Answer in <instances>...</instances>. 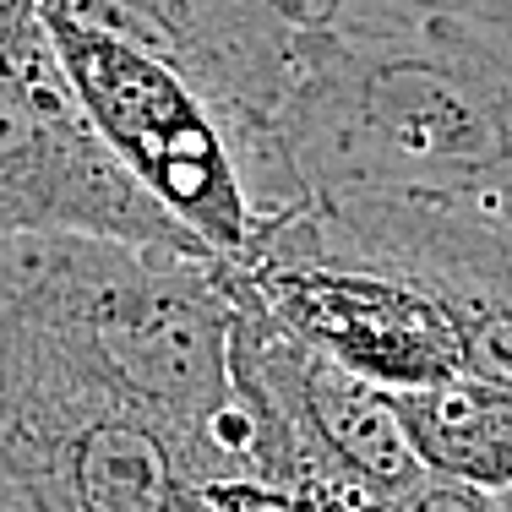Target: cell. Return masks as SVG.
Instances as JSON below:
<instances>
[{
	"label": "cell",
	"instance_id": "6da1fadb",
	"mask_svg": "<svg viewBox=\"0 0 512 512\" xmlns=\"http://www.w3.org/2000/svg\"><path fill=\"white\" fill-rule=\"evenodd\" d=\"M229 316L207 256L0 246V512H180L235 398Z\"/></svg>",
	"mask_w": 512,
	"mask_h": 512
},
{
	"label": "cell",
	"instance_id": "7a4b0ae2",
	"mask_svg": "<svg viewBox=\"0 0 512 512\" xmlns=\"http://www.w3.org/2000/svg\"><path fill=\"white\" fill-rule=\"evenodd\" d=\"M278 153L300 207L512 186V28L376 6L300 22Z\"/></svg>",
	"mask_w": 512,
	"mask_h": 512
},
{
	"label": "cell",
	"instance_id": "3957f363",
	"mask_svg": "<svg viewBox=\"0 0 512 512\" xmlns=\"http://www.w3.org/2000/svg\"><path fill=\"white\" fill-rule=\"evenodd\" d=\"M55 66L104 153L131 175L169 224H180L213 262H240L267 218L256 213L240 153L218 109L148 39L104 22L77 0H33Z\"/></svg>",
	"mask_w": 512,
	"mask_h": 512
},
{
	"label": "cell",
	"instance_id": "277c9868",
	"mask_svg": "<svg viewBox=\"0 0 512 512\" xmlns=\"http://www.w3.org/2000/svg\"><path fill=\"white\" fill-rule=\"evenodd\" d=\"M33 235H88L207 256L93 137L55 66L39 6L0 0V246Z\"/></svg>",
	"mask_w": 512,
	"mask_h": 512
},
{
	"label": "cell",
	"instance_id": "5b68a950",
	"mask_svg": "<svg viewBox=\"0 0 512 512\" xmlns=\"http://www.w3.org/2000/svg\"><path fill=\"white\" fill-rule=\"evenodd\" d=\"M224 267L295 344L376 393H414L463 376L447 311L404 273L333 246L311 213L273 218L256 246Z\"/></svg>",
	"mask_w": 512,
	"mask_h": 512
},
{
	"label": "cell",
	"instance_id": "8992f818",
	"mask_svg": "<svg viewBox=\"0 0 512 512\" xmlns=\"http://www.w3.org/2000/svg\"><path fill=\"white\" fill-rule=\"evenodd\" d=\"M300 213L333 246L420 284L453 322L463 376L512 393V186L355 191Z\"/></svg>",
	"mask_w": 512,
	"mask_h": 512
},
{
	"label": "cell",
	"instance_id": "52a82bcc",
	"mask_svg": "<svg viewBox=\"0 0 512 512\" xmlns=\"http://www.w3.org/2000/svg\"><path fill=\"white\" fill-rule=\"evenodd\" d=\"M414 463L442 485L502 502L512 491V393L453 376L414 393H387Z\"/></svg>",
	"mask_w": 512,
	"mask_h": 512
},
{
	"label": "cell",
	"instance_id": "ba28073f",
	"mask_svg": "<svg viewBox=\"0 0 512 512\" xmlns=\"http://www.w3.org/2000/svg\"><path fill=\"white\" fill-rule=\"evenodd\" d=\"M398 512H502V502H491V496H474V491H463V485L425 480Z\"/></svg>",
	"mask_w": 512,
	"mask_h": 512
},
{
	"label": "cell",
	"instance_id": "9c48e42d",
	"mask_svg": "<svg viewBox=\"0 0 512 512\" xmlns=\"http://www.w3.org/2000/svg\"><path fill=\"white\" fill-rule=\"evenodd\" d=\"M502 512H512V491H507V496H502Z\"/></svg>",
	"mask_w": 512,
	"mask_h": 512
}]
</instances>
